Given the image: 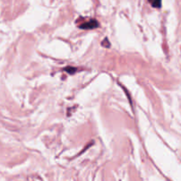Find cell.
I'll return each mask as SVG.
<instances>
[{"label":"cell","instance_id":"1","mask_svg":"<svg viewBox=\"0 0 181 181\" xmlns=\"http://www.w3.org/2000/svg\"><path fill=\"white\" fill-rule=\"evenodd\" d=\"M99 26H100V24H99V22H98L96 20L91 19V20H89L88 21L83 22V23L79 26V28H83V29H93V28H98Z\"/></svg>","mask_w":181,"mask_h":181},{"label":"cell","instance_id":"2","mask_svg":"<svg viewBox=\"0 0 181 181\" xmlns=\"http://www.w3.org/2000/svg\"><path fill=\"white\" fill-rule=\"evenodd\" d=\"M148 2L155 8H161L162 6V0H148Z\"/></svg>","mask_w":181,"mask_h":181},{"label":"cell","instance_id":"3","mask_svg":"<svg viewBox=\"0 0 181 181\" xmlns=\"http://www.w3.org/2000/svg\"><path fill=\"white\" fill-rule=\"evenodd\" d=\"M65 70H66L67 72L70 73V74H74V73L76 71V68H72V67H68V68H65Z\"/></svg>","mask_w":181,"mask_h":181}]
</instances>
